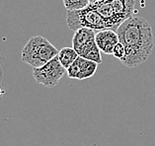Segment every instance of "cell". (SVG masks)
<instances>
[{
  "label": "cell",
  "instance_id": "obj_8",
  "mask_svg": "<svg viewBox=\"0 0 155 146\" xmlns=\"http://www.w3.org/2000/svg\"><path fill=\"white\" fill-rule=\"evenodd\" d=\"M107 1L111 4L115 13L118 15L123 23L128 18L132 17L135 0H107Z\"/></svg>",
  "mask_w": 155,
  "mask_h": 146
},
{
  "label": "cell",
  "instance_id": "obj_9",
  "mask_svg": "<svg viewBox=\"0 0 155 146\" xmlns=\"http://www.w3.org/2000/svg\"><path fill=\"white\" fill-rule=\"evenodd\" d=\"M79 57L78 54L73 47H63L58 51V57L59 59L61 65L65 69H67L68 67L72 64V63L76 60L77 57Z\"/></svg>",
  "mask_w": 155,
  "mask_h": 146
},
{
  "label": "cell",
  "instance_id": "obj_4",
  "mask_svg": "<svg viewBox=\"0 0 155 146\" xmlns=\"http://www.w3.org/2000/svg\"><path fill=\"white\" fill-rule=\"evenodd\" d=\"M72 47L79 57L102 63L101 50L96 44V33L91 29L82 28L75 31L72 38Z\"/></svg>",
  "mask_w": 155,
  "mask_h": 146
},
{
  "label": "cell",
  "instance_id": "obj_2",
  "mask_svg": "<svg viewBox=\"0 0 155 146\" xmlns=\"http://www.w3.org/2000/svg\"><path fill=\"white\" fill-rule=\"evenodd\" d=\"M58 51L48 40L41 36H35L32 37L23 47L21 59L33 68H38L58 57Z\"/></svg>",
  "mask_w": 155,
  "mask_h": 146
},
{
  "label": "cell",
  "instance_id": "obj_13",
  "mask_svg": "<svg viewBox=\"0 0 155 146\" xmlns=\"http://www.w3.org/2000/svg\"><path fill=\"white\" fill-rule=\"evenodd\" d=\"M97 1H99V0H89L90 3H94V2H97Z\"/></svg>",
  "mask_w": 155,
  "mask_h": 146
},
{
  "label": "cell",
  "instance_id": "obj_12",
  "mask_svg": "<svg viewBox=\"0 0 155 146\" xmlns=\"http://www.w3.org/2000/svg\"><path fill=\"white\" fill-rule=\"evenodd\" d=\"M6 93V91H5V89L2 87L1 85H0V100H1V98L3 97V95H4Z\"/></svg>",
  "mask_w": 155,
  "mask_h": 146
},
{
  "label": "cell",
  "instance_id": "obj_11",
  "mask_svg": "<svg viewBox=\"0 0 155 146\" xmlns=\"http://www.w3.org/2000/svg\"><path fill=\"white\" fill-rule=\"evenodd\" d=\"M124 54H126V48H124V46L120 42H119L116 44V47H114L113 55H114L116 58H118L120 60V59L124 57Z\"/></svg>",
  "mask_w": 155,
  "mask_h": 146
},
{
  "label": "cell",
  "instance_id": "obj_1",
  "mask_svg": "<svg viewBox=\"0 0 155 146\" xmlns=\"http://www.w3.org/2000/svg\"><path fill=\"white\" fill-rule=\"evenodd\" d=\"M120 42L126 48L120 59L127 67H137L147 60L154 48V38L150 24L144 18L130 17L117 30Z\"/></svg>",
  "mask_w": 155,
  "mask_h": 146
},
{
  "label": "cell",
  "instance_id": "obj_6",
  "mask_svg": "<svg viewBox=\"0 0 155 146\" xmlns=\"http://www.w3.org/2000/svg\"><path fill=\"white\" fill-rule=\"evenodd\" d=\"M98 63L89 59L78 57L72 64L66 69L67 76L72 79L84 80L95 75L98 69Z\"/></svg>",
  "mask_w": 155,
  "mask_h": 146
},
{
  "label": "cell",
  "instance_id": "obj_10",
  "mask_svg": "<svg viewBox=\"0 0 155 146\" xmlns=\"http://www.w3.org/2000/svg\"><path fill=\"white\" fill-rule=\"evenodd\" d=\"M66 11H76L89 6V0H62Z\"/></svg>",
  "mask_w": 155,
  "mask_h": 146
},
{
  "label": "cell",
  "instance_id": "obj_3",
  "mask_svg": "<svg viewBox=\"0 0 155 146\" xmlns=\"http://www.w3.org/2000/svg\"><path fill=\"white\" fill-rule=\"evenodd\" d=\"M66 23L72 31L86 28L93 31L109 30V27L103 17L89 4L86 8L76 11H66Z\"/></svg>",
  "mask_w": 155,
  "mask_h": 146
},
{
  "label": "cell",
  "instance_id": "obj_5",
  "mask_svg": "<svg viewBox=\"0 0 155 146\" xmlns=\"http://www.w3.org/2000/svg\"><path fill=\"white\" fill-rule=\"evenodd\" d=\"M66 69L61 65L58 57L52 58L46 64L33 69V76L38 84L48 88L55 87L65 74Z\"/></svg>",
  "mask_w": 155,
  "mask_h": 146
},
{
  "label": "cell",
  "instance_id": "obj_7",
  "mask_svg": "<svg viewBox=\"0 0 155 146\" xmlns=\"http://www.w3.org/2000/svg\"><path fill=\"white\" fill-rule=\"evenodd\" d=\"M120 42L117 32L112 30H103L96 33V44L99 50L106 54H113L116 44Z\"/></svg>",
  "mask_w": 155,
  "mask_h": 146
}]
</instances>
